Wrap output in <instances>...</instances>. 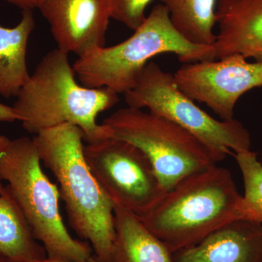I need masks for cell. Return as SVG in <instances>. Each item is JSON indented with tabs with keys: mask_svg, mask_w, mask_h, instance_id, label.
Wrapping results in <instances>:
<instances>
[{
	"mask_svg": "<svg viewBox=\"0 0 262 262\" xmlns=\"http://www.w3.org/2000/svg\"><path fill=\"white\" fill-rule=\"evenodd\" d=\"M41 161L59 184L71 227L91 244L100 262H112L115 239L114 203L100 187L84 155V135L63 124L32 138Z\"/></svg>",
	"mask_w": 262,
	"mask_h": 262,
	"instance_id": "cell-1",
	"label": "cell"
},
{
	"mask_svg": "<svg viewBox=\"0 0 262 262\" xmlns=\"http://www.w3.org/2000/svg\"><path fill=\"white\" fill-rule=\"evenodd\" d=\"M75 75L66 52L57 48L43 57L13 106L26 130L37 135L70 124L80 128L88 144L108 138L96 118L119 102L118 94L107 88L80 85Z\"/></svg>",
	"mask_w": 262,
	"mask_h": 262,
	"instance_id": "cell-2",
	"label": "cell"
},
{
	"mask_svg": "<svg viewBox=\"0 0 262 262\" xmlns=\"http://www.w3.org/2000/svg\"><path fill=\"white\" fill-rule=\"evenodd\" d=\"M242 198L228 169L215 165L182 179L139 219L173 253L238 220Z\"/></svg>",
	"mask_w": 262,
	"mask_h": 262,
	"instance_id": "cell-3",
	"label": "cell"
},
{
	"mask_svg": "<svg viewBox=\"0 0 262 262\" xmlns=\"http://www.w3.org/2000/svg\"><path fill=\"white\" fill-rule=\"evenodd\" d=\"M163 53H173L184 63L216 60L213 46L192 44L183 37L172 24L166 7L160 3L128 39L78 57L73 69L84 87L107 88L125 94L135 85L150 60Z\"/></svg>",
	"mask_w": 262,
	"mask_h": 262,
	"instance_id": "cell-4",
	"label": "cell"
},
{
	"mask_svg": "<svg viewBox=\"0 0 262 262\" xmlns=\"http://www.w3.org/2000/svg\"><path fill=\"white\" fill-rule=\"evenodd\" d=\"M35 143L29 137L10 140L0 153V179L22 211L48 257L86 262L93 256L87 241L73 238L60 212L59 189L43 171Z\"/></svg>",
	"mask_w": 262,
	"mask_h": 262,
	"instance_id": "cell-5",
	"label": "cell"
},
{
	"mask_svg": "<svg viewBox=\"0 0 262 262\" xmlns=\"http://www.w3.org/2000/svg\"><path fill=\"white\" fill-rule=\"evenodd\" d=\"M108 137L127 141L147 157L165 191L223 160L190 132L139 108H120L105 119Z\"/></svg>",
	"mask_w": 262,
	"mask_h": 262,
	"instance_id": "cell-6",
	"label": "cell"
},
{
	"mask_svg": "<svg viewBox=\"0 0 262 262\" xmlns=\"http://www.w3.org/2000/svg\"><path fill=\"white\" fill-rule=\"evenodd\" d=\"M129 107L147 108L190 132L225 159L227 155L251 149V135L235 119L217 120L179 89L173 75L149 61L135 85L124 94Z\"/></svg>",
	"mask_w": 262,
	"mask_h": 262,
	"instance_id": "cell-7",
	"label": "cell"
},
{
	"mask_svg": "<svg viewBox=\"0 0 262 262\" xmlns=\"http://www.w3.org/2000/svg\"><path fill=\"white\" fill-rule=\"evenodd\" d=\"M90 170L103 192L137 216L151 211L166 192L149 160L127 141L108 137L84 146Z\"/></svg>",
	"mask_w": 262,
	"mask_h": 262,
	"instance_id": "cell-8",
	"label": "cell"
},
{
	"mask_svg": "<svg viewBox=\"0 0 262 262\" xmlns=\"http://www.w3.org/2000/svg\"><path fill=\"white\" fill-rule=\"evenodd\" d=\"M179 89L194 101L203 103L224 121L233 120L243 95L262 87V62L251 63L239 54L214 61L184 63L174 73Z\"/></svg>",
	"mask_w": 262,
	"mask_h": 262,
	"instance_id": "cell-9",
	"label": "cell"
},
{
	"mask_svg": "<svg viewBox=\"0 0 262 262\" xmlns=\"http://www.w3.org/2000/svg\"><path fill=\"white\" fill-rule=\"evenodd\" d=\"M38 9L58 49L81 57L104 47L112 18L110 0H44Z\"/></svg>",
	"mask_w": 262,
	"mask_h": 262,
	"instance_id": "cell-10",
	"label": "cell"
},
{
	"mask_svg": "<svg viewBox=\"0 0 262 262\" xmlns=\"http://www.w3.org/2000/svg\"><path fill=\"white\" fill-rule=\"evenodd\" d=\"M173 262H262V222L238 219L173 253Z\"/></svg>",
	"mask_w": 262,
	"mask_h": 262,
	"instance_id": "cell-11",
	"label": "cell"
},
{
	"mask_svg": "<svg viewBox=\"0 0 262 262\" xmlns=\"http://www.w3.org/2000/svg\"><path fill=\"white\" fill-rule=\"evenodd\" d=\"M215 59L239 54L262 62V0H218Z\"/></svg>",
	"mask_w": 262,
	"mask_h": 262,
	"instance_id": "cell-12",
	"label": "cell"
},
{
	"mask_svg": "<svg viewBox=\"0 0 262 262\" xmlns=\"http://www.w3.org/2000/svg\"><path fill=\"white\" fill-rule=\"evenodd\" d=\"M115 239L112 262H173V253L139 216L114 205Z\"/></svg>",
	"mask_w": 262,
	"mask_h": 262,
	"instance_id": "cell-13",
	"label": "cell"
},
{
	"mask_svg": "<svg viewBox=\"0 0 262 262\" xmlns=\"http://www.w3.org/2000/svg\"><path fill=\"white\" fill-rule=\"evenodd\" d=\"M35 28L32 10H23L21 19L13 28L0 25V96H18L29 80L27 51L29 37Z\"/></svg>",
	"mask_w": 262,
	"mask_h": 262,
	"instance_id": "cell-14",
	"label": "cell"
},
{
	"mask_svg": "<svg viewBox=\"0 0 262 262\" xmlns=\"http://www.w3.org/2000/svg\"><path fill=\"white\" fill-rule=\"evenodd\" d=\"M6 188L0 194V256L10 262H33L47 257L28 222Z\"/></svg>",
	"mask_w": 262,
	"mask_h": 262,
	"instance_id": "cell-15",
	"label": "cell"
},
{
	"mask_svg": "<svg viewBox=\"0 0 262 262\" xmlns=\"http://www.w3.org/2000/svg\"><path fill=\"white\" fill-rule=\"evenodd\" d=\"M176 29L192 44L213 46L218 0H160Z\"/></svg>",
	"mask_w": 262,
	"mask_h": 262,
	"instance_id": "cell-16",
	"label": "cell"
},
{
	"mask_svg": "<svg viewBox=\"0 0 262 262\" xmlns=\"http://www.w3.org/2000/svg\"><path fill=\"white\" fill-rule=\"evenodd\" d=\"M234 157L244 183L239 219L262 222V164L257 153L251 149L235 153Z\"/></svg>",
	"mask_w": 262,
	"mask_h": 262,
	"instance_id": "cell-17",
	"label": "cell"
},
{
	"mask_svg": "<svg viewBox=\"0 0 262 262\" xmlns=\"http://www.w3.org/2000/svg\"><path fill=\"white\" fill-rule=\"evenodd\" d=\"M112 18L135 31L144 23L145 11L152 0H110Z\"/></svg>",
	"mask_w": 262,
	"mask_h": 262,
	"instance_id": "cell-18",
	"label": "cell"
},
{
	"mask_svg": "<svg viewBox=\"0 0 262 262\" xmlns=\"http://www.w3.org/2000/svg\"><path fill=\"white\" fill-rule=\"evenodd\" d=\"M19 121V118L13 106H6L0 103V122Z\"/></svg>",
	"mask_w": 262,
	"mask_h": 262,
	"instance_id": "cell-19",
	"label": "cell"
},
{
	"mask_svg": "<svg viewBox=\"0 0 262 262\" xmlns=\"http://www.w3.org/2000/svg\"><path fill=\"white\" fill-rule=\"evenodd\" d=\"M23 10L38 9L44 0H5Z\"/></svg>",
	"mask_w": 262,
	"mask_h": 262,
	"instance_id": "cell-20",
	"label": "cell"
},
{
	"mask_svg": "<svg viewBox=\"0 0 262 262\" xmlns=\"http://www.w3.org/2000/svg\"><path fill=\"white\" fill-rule=\"evenodd\" d=\"M10 140L9 138L7 137V136L0 135V153L5 149V146L8 145ZM5 192H6V188L3 185V180L0 179V194H5Z\"/></svg>",
	"mask_w": 262,
	"mask_h": 262,
	"instance_id": "cell-21",
	"label": "cell"
},
{
	"mask_svg": "<svg viewBox=\"0 0 262 262\" xmlns=\"http://www.w3.org/2000/svg\"><path fill=\"white\" fill-rule=\"evenodd\" d=\"M33 262H75L70 261V260L64 259V258H50L46 257L44 259L37 260V261H34Z\"/></svg>",
	"mask_w": 262,
	"mask_h": 262,
	"instance_id": "cell-22",
	"label": "cell"
},
{
	"mask_svg": "<svg viewBox=\"0 0 262 262\" xmlns=\"http://www.w3.org/2000/svg\"><path fill=\"white\" fill-rule=\"evenodd\" d=\"M86 262H100L98 261L97 258H96V256H94V255H93L92 256H91V258H89V260H88Z\"/></svg>",
	"mask_w": 262,
	"mask_h": 262,
	"instance_id": "cell-23",
	"label": "cell"
},
{
	"mask_svg": "<svg viewBox=\"0 0 262 262\" xmlns=\"http://www.w3.org/2000/svg\"><path fill=\"white\" fill-rule=\"evenodd\" d=\"M0 262H10L8 259L3 257V256H0Z\"/></svg>",
	"mask_w": 262,
	"mask_h": 262,
	"instance_id": "cell-24",
	"label": "cell"
}]
</instances>
